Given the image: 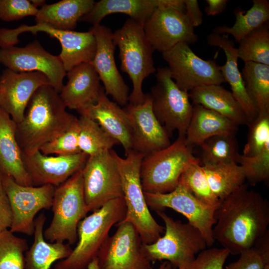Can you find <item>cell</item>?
Segmentation results:
<instances>
[{
    "instance_id": "cell-1",
    "label": "cell",
    "mask_w": 269,
    "mask_h": 269,
    "mask_svg": "<svg viewBox=\"0 0 269 269\" xmlns=\"http://www.w3.org/2000/svg\"><path fill=\"white\" fill-rule=\"evenodd\" d=\"M215 218V242L230 255H238L252 248L269 231V202L245 183L220 201Z\"/></svg>"
},
{
    "instance_id": "cell-2",
    "label": "cell",
    "mask_w": 269,
    "mask_h": 269,
    "mask_svg": "<svg viewBox=\"0 0 269 269\" xmlns=\"http://www.w3.org/2000/svg\"><path fill=\"white\" fill-rule=\"evenodd\" d=\"M58 93L50 84L34 92L22 120L16 124V138L23 154L30 155L55 139L77 119L68 113Z\"/></svg>"
},
{
    "instance_id": "cell-3",
    "label": "cell",
    "mask_w": 269,
    "mask_h": 269,
    "mask_svg": "<svg viewBox=\"0 0 269 269\" xmlns=\"http://www.w3.org/2000/svg\"><path fill=\"white\" fill-rule=\"evenodd\" d=\"M111 151L120 172L126 207L122 221L134 226L143 244H152L161 236L164 227L152 216L145 201L140 180L141 163L145 155L132 149L122 158L114 150Z\"/></svg>"
},
{
    "instance_id": "cell-4",
    "label": "cell",
    "mask_w": 269,
    "mask_h": 269,
    "mask_svg": "<svg viewBox=\"0 0 269 269\" xmlns=\"http://www.w3.org/2000/svg\"><path fill=\"white\" fill-rule=\"evenodd\" d=\"M126 207L123 196L112 200L82 219L77 227L78 242L70 255L54 269H87L109 236L112 227L124 220Z\"/></svg>"
},
{
    "instance_id": "cell-5",
    "label": "cell",
    "mask_w": 269,
    "mask_h": 269,
    "mask_svg": "<svg viewBox=\"0 0 269 269\" xmlns=\"http://www.w3.org/2000/svg\"><path fill=\"white\" fill-rule=\"evenodd\" d=\"M143 25L129 18L113 33L114 43L119 49L121 69L133 83L129 97V104L132 105L144 102L143 80L156 71L152 56L154 50L145 35Z\"/></svg>"
},
{
    "instance_id": "cell-6",
    "label": "cell",
    "mask_w": 269,
    "mask_h": 269,
    "mask_svg": "<svg viewBox=\"0 0 269 269\" xmlns=\"http://www.w3.org/2000/svg\"><path fill=\"white\" fill-rule=\"evenodd\" d=\"M185 136H178L167 147L144 155L140 166V180L145 193H166L178 185L187 167L197 158Z\"/></svg>"
},
{
    "instance_id": "cell-7",
    "label": "cell",
    "mask_w": 269,
    "mask_h": 269,
    "mask_svg": "<svg viewBox=\"0 0 269 269\" xmlns=\"http://www.w3.org/2000/svg\"><path fill=\"white\" fill-rule=\"evenodd\" d=\"M155 212L165 224L164 234L152 244H143V252L150 262L165 261L177 269L207 249L204 237L191 224L174 220L163 210Z\"/></svg>"
},
{
    "instance_id": "cell-8",
    "label": "cell",
    "mask_w": 269,
    "mask_h": 269,
    "mask_svg": "<svg viewBox=\"0 0 269 269\" xmlns=\"http://www.w3.org/2000/svg\"><path fill=\"white\" fill-rule=\"evenodd\" d=\"M82 169L55 187L51 206L52 219L43 232L44 239L50 243L67 241L70 245L77 240L78 225L88 213Z\"/></svg>"
},
{
    "instance_id": "cell-9",
    "label": "cell",
    "mask_w": 269,
    "mask_h": 269,
    "mask_svg": "<svg viewBox=\"0 0 269 269\" xmlns=\"http://www.w3.org/2000/svg\"><path fill=\"white\" fill-rule=\"evenodd\" d=\"M25 32L33 34L43 32L58 40L61 46L58 56L66 72L80 64L91 63L95 56L96 40L91 30H64L43 23H36L33 25L22 24L14 29L0 28V48L14 46L19 42L18 36Z\"/></svg>"
},
{
    "instance_id": "cell-10",
    "label": "cell",
    "mask_w": 269,
    "mask_h": 269,
    "mask_svg": "<svg viewBox=\"0 0 269 269\" xmlns=\"http://www.w3.org/2000/svg\"><path fill=\"white\" fill-rule=\"evenodd\" d=\"M156 83L149 94L156 118L169 134L174 131L185 136L193 110L188 92L181 90L167 67H158Z\"/></svg>"
},
{
    "instance_id": "cell-11",
    "label": "cell",
    "mask_w": 269,
    "mask_h": 269,
    "mask_svg": "<svg viewBox=\"0 0 269 269\" xmlns=\"http://www.w3.org/2000/svg\"><path fill=\"white\" fill-rule=\"evenodd\" d=\"M111 150L89 156L82 169L88 213L123 197L121 176Z\"/></svg>"
},
{
    "instance_id": "cell-12",
    "label": "cell",
    "mask_w": 269,
    "mask_h": 269,
    "mask_svg": "<svg viewBox=\"0 0 269 269\" xmlns=\"http://www.w3.org/2000/svg\"><path fill=\"white\" fill-rule=\"evenodd\" d=\"M162 55L172 79L183 91L189 92L201 86L225 82L220 66L214 60L197 56L187 43H178Z\"/></svg>"
},
{
    "instance_id": "cell-13",
    "label": "cell",
    "mask_w": 269,
    "mask_h": 269,
    "mask_svg": "<svg viewBox=\"0 0 269 269\" xmlns=\"http://www.w3.org/2000/svg\"><path fill=\"white\" fill-rule=\"evenodd\" d=\"M144 194L149 208L156 211L168 208L181 214L189 223L201 232L207 247L213 245L215 242L213 229L216 223L215 212L217 208L198 199L183 182L179 181L177 186L168 193L144 192Z\"/></svg>"
},
{
    "instance_id": "cell-14",
    "label": "cell",
    "mask_w": 269,
    "mask_h": 269,
    "mask_svg": "<svg viewBox=\"0 0 269 269\" xmlns=\"http://www.w3.org/2000/svg\"><path fill=\"white\" fill-rule=\"evenodd\" d=\"M2 176L12 212L9 230L13 233L33 235L34 217L41 210L51 208L55 187L23 186L8 175Z\"/></svg>"
},
{
    "instance_id": "cell-15",
    "label": "cell",
    "mask_w": 269,
    "mask_h": 269,
    "mask_svg": "<svg viewBox=\"0 0 269 269\" xmlns=\"http://www.w3.org/2000/svg\"><path fill=\"white\" fill-rule=\"evenodd\" d=\"M116 226L115 233L107 238L98 253L100 269H152L134 226L123 221Z\"/></svg>"
},
{
    "instance_id": "cell-16",
    "label": "cell",
    "mask_w": 269,
    "mask_h": 269,
    "mask_svg": "<svg viewBox=\"0 0 269 269\" xmlns=\"http://www.w3.org/2000/svg\"><path fill=\"white\" fill-rule=\"evenodd\" d=\"M0 63L17 72L43 73L58 93L64 86L66 71L61 60L44 49L37 40L22 47L0 48Z\"/></svg>"
},
{
    "instance_id": "cell-17",
    "label": "cell",
    "mask_w": 269,
    "mask_h": 269,
    "mask_svg": "<svg viewBox=\"0 0 269 269\" xmlns=\"http://www.w3.org/2000/svg\"><path fill=\"white\" fill-rule=\"evenodd\" d=\"M154 50L165 52L179 43H195L198 36L184 11L170 7L156 8L143 25Z\"/></svg>"
},
{
    "instance_id": "cell-18",
    "label": "cell",
    "mask_w": 269,
    "mask_h": 269,
    "mask_svg": "<svg viewBox=\"0 0 269 269\" xmlns=\"http://www.w3.org/2000/svg\"><path fill=\"white\" fill-rule=\"evenodd\" d=\"M96 40V50L91 62L104 85L105 92L118 105L125 107L129 102V88L119 72L114 53L113 33L108 27L97 24L90 29Z\"/></svg>"
},
{
    "instance_id": "cell-19",
    "label": "cell",
    "mask_w": 269,
    "mask_h": 269,
    "mask_svg": "<svg viewBox=\"0 0 269 269\" xmlns=\"http://www.w3.org/2000/svg\"><path fill=\"white\" fill-rule=\"evenodd\" d=\"M131 128L132 149L144 155L169 146V134L155 116L149 94L138 105L124 107Z\"/></svg>"
},
{
    "instance_id": "cell-20",
    "label": "cell",
    "mask_w": 269,
    "mask_h": 269,
    "mask_svg": "<svg viewBox=\"0 0 269 269\" xmlns=\"http://www.w3.org/2000/svg\"><path fill=\"white\" fill-rule=\"evenodd\" d=\"M46 84L50 83L42 73L17 72L5 69L0 76V108L16 124L20 123L34 92Z\"/></svg>"
},
{
    "instance_id": "cell-21",
    "label": "cell",
    "mask_w": 269,
    "mask_h": 269,
    "mask_svg": "<svg viewBox=\"0 0 269 269\" xmlns=\"http://www.w3.org/2000/svg\"><path fill=\"white\" fill-rule=\"evenodd\" d=\"M25 169L32 185L57 187L82 169L88 155L81 152L69 155L48 156L38 150L30 155L22 153Z\"/></svg>"
},
{
    "instance_id": "cell-22",
    "label": "cell",
    "mask_w": 269,
    "mask_h": 269,
    "mask_svg": "<svg viewBox=\"0 0 269 269\" xmlns=\"http://www.w3.org/2000/svg\"><path fill=\"white\" fill-rule=\"evenodd\" d=\"M80 116L97 122L123 147L126 154L132 149L131 128L127 114L116 103L109 100L102 87L96 103L79 111Z\"/></svg>"
},
{
    "instance_id": "cell-23",
    "label": "cell",
    "mask_w": 269,
    "mask_h": 269,
    "mask_svg": "<svg viewBox=\"0 0 269 269\" xmlns=\"http://www.w3.org/2000/svg\"><path fill=\"white\" fill-rule=\"evenodd\" d=\"M67 82L59 93L66 108L79 112L97 101L102 87L91 63L80 64L66 72Z\"/></svg>"
},
{
    "instance_id": "cell-24",
    "label": "cell",
    "mask_w": 269,
    "mask_h": 269,
    "mask_svg": "<svg viewBox=\"0 0 269 269\" xmlns=\"http://www.w3.org/2000/svg\"><path fill=\"white\" fill-rule=\"evenodd\" d=\"M160 7L185 10L183 0H101L95 2L91 10L80 20L95 25L108 15L121 13L143 24Z\"/></svg>"
},
{
    "instance_id": "cell-25",
    "label": "cell",
    "mask_w": 269,
    "mask_h": 269,
    "mask_svg": "<svg viewBox=\"0 0 269 269\" xmlns=\"http://www.w3.org/2000/svg\"><path fill=\"white\" fill-rule=\"evenodd\" d=\"M207 39L209 45L218 47L224 52L226 61L223 65L220 66V71L225 82L230 85L231 93L250 123L257 118L259 113L248 93L241 72L238 68L237 48L227 34L213 32L208 35Z\"/></svg>"
},
{
    "instance_id": "cell-26",
    "label": "cell",
    "mask_w": 269,
    "mask_h": 269,
    "mask_svg": "<svg viewBox=\"0 0 269 269\" xmlns=\"http://www.w3.org/2000/svg\"><path fill=\"white\" fill-rule=\"evenodd\" d=\"M16 123L0 108V172L18 184L32 186L16 138Z\"/></svg>"
},
{
    "instance_id": "cell-27",
    "label": "cell",
    "mask_w": 269,
    "mask_h": 269,
    "mask_svg": "<svg viewBox=\"0 0 269 269\" xmlns=\"http://www.w3.org/2000/svg\"><path fill=\"white\" fill-rule=\"evenodd\" d=\"M193 105H199L228 119L237 126L250 123L244 111L231 92L221 85H207L188 92Z\"/></svg>"
},
{
    "instance_id": "cell-28",
    "label": "cell",
    "mask_w": 269,
    "mask_h": 269,
    "mask_svg": "<svg viewBox=\"0 0 269 269\" xmlns=\"http://www.w3.org/2000/svg\"><path fill=\"white\" fill-rule=\"evenodd\" d=\"M236 124L219 114L199 105H193L185 134L186 142L193 147L216 135L236 134Z\"/></svg>"
},
{
    "instance_id": "cell-29",
    "label": "cell",
    "mask_w": 269,
    "mask_h": 269,
    "mask_svg": "<svg viewBox=\"0 0 269 269\" xmlns=\"http://www.w3.org/2000/svg\"><path fill=\"white\" fill-rule=\"evenodd\" d=\"M46 217L40 213L34 220V241L24 255V269H50L56 261L67 258L72 249L69 244L48 243L43 235Z\"/></svg>"
},
{
    "instance_id": "cell-30",
    "label": "cell",
    "mask_w": 269,
    "mask_h": 269,
    "mask_svg": "<svg viewBox=\"0 0 269 269\" xmlns=\"http://www.w3.org/2000/svg\"><path fill=\"white\" fill-rule=\"evenodd\" d=\"M95 2L93 0H62L45 4L38 9L35 21L56 29L73 30L77 22L91 10Z\"/></svg>"
},
{
    "instance_id": "cell-31",
    "label": "cell",
    "mask_w": 269,
    "mask_h": 269,
    "mask_svg": "<svg viewBox=\"0 0 269 269\" xmlns=\"http://www.w3.org/2000/svg\"><path fill=\"white\" fill-rule=\"evenodd\" d=\"M202 166L211 190L220 201L244 185L246 180L243 167L235 162Z\"/></svg>"
},
{
    "instance_id": "cell-32",
    "label": "cell",
    "mask_w": 269,
    "mask_h": 269,
    "mask_svg": "<svg viewBox=\"0 0 269 269\" xmlns=\"http://www.w3.org/2000/svg\"><path fill=\"white\" fill-rule=\"evenodd\" d=\"M235 15L236 20L232 26H219L213 30V32L231 35L239 43L248 33L268 22L269 1L254 0L252 7L246 12L237 9Z\"/></svg>"
},
{
    "instance_id": "cell-33",
    "label": "cell",
    "mask_w": 269,
    "mask_h": 269,
    "mask_svg": "<svg viewBox=\"0 0 269 269\" xmlns=\"http://www.w3.org/2000/svg\"><path fill=\"white\" fill-rule=\"evenodd\" d=\"M241 74L259 115L269 114V65L245 62Z\"/></svg>"
},
{
    "instance_id": "cell-34",
    "label": "cell",
    "mask_w": 269,
    "mask_h": 269,
    "mask_svg": "<svg viewBox=\"0 0 269 269\" xmlns=\"http://www.w3.org/2000/svg\"><path fill=\"white\" fill-rule=\"evenodd\" d=\"M78 146L88 156L109 151L119 143L107 134L95 121L83 116L78 118Z\"/></svg>"
},
{
    "instance_id": "cell-35",
    "label": "cell",
    "mask_w": 269,
    "mask_h": 269,
    "mask_svg": "<svg viewBox=\"0 0 269 269\" xmlns=\"http://www.w3.org/2000/svg\"><path fill=\"white\" fill-rule=\"evenodd\" d=\"M202 165L235 162L240 154L235 134H220L206 139L200 145Z\"/></svg>"
},
{
    "instance_id": "cell-36",
    "label": "cell",
    "mask_w": 269,
    "mask_h": 269,
    "mask_svg": "<svg viewBox=\"0 0 269 269\" xmlns=\"http://www.w3.org/2000/svg\"><path fill=\"white\" fill-rule=\"evenodd\" d=\"M238 58L245 63L253 62L269 65L268 22L250 32L239 42Z\"/></svg>"
},
{
    "instance_id": "cell-37",
    "label": "cell",
    "mask_w": 269,
    "mask_h": 269,
    "mask_svg": "<svg viewBox=\"0 0 269 269\" xmlns=\"http://www.w3.org/2000/svg\"><path fill=\"white\" fill-rule=\"evenodd\" d=\"M179 181L183 182L196 198L206 205L217 208L220 204V200L211 190L203 166L198 158L187 166Z\"/></svg>"
},
{
    "instance_id": "cell-38",
    "label": "cell",
    "mask_w": 269,
    "mask_h": 269,
    "mask_svg": "<svg viewBox=\"0 0 269 269\" xmlns=\"http://www.w3.org/2000/svg\"><path fill=\"white\" fill-rule=\"evenodd\" d=\"M27 241L9 230L0 232V269H24Z\"/></svg>"
},
{
    "instance_id": "cell-39",
    "label": "cell",
    "mask_w": 269,
    "mask_h": 269,
    "mask_svg": "<svg viewBox=\"0 0 269 269\" xmlns=\"http://www.w3.org/2000/svg\"><path fill=\"white\" fill-rule=\"evenodd\" d=\"M237 163L243 168L248 183L255 186L269 178V143L258 154L246 157L239 154Z\"/></svg>"
},
{
    "instance_id": "cell-40",
    "label": "cell",
    "mask_w": 269,
    "mask_h": 269,
    "mask_svg": "<svg viewBox=\"0 0 269 269\" xmlns=\"http://www.w3.org/2000/svg\"><path fill=\"white\" fill-rule=\"evenodd\" d=\"M78 118L60 135L44 144L40 149L44 155H69L81 151L78 146Z\"/></svg>"
},
{
    "instance_id": "cell-41",
    "label": "cell",
    "mask_w": 269,
    "mask_h": 269,
    "mask_svg": "<svg viewBox=\"0 0 269 269\" xmlns=\"http://www.w3.org/2000/svg\"><path fill=\"white\" fill-rule=\"evenodd\" d=\"M248 126L247 141L242 155L252 157L259 153L269 143V114L258 115Z\"/></svg>"
},
{
    "instance_id": "cell-42",
    "label": "cell",
    "mask_w": 269,
    "mask_h": 269,
    "mask_svg": "<svg viewBox=\"0 0 269 269\" xmlns=\"http://www.w3.org/2000/svg\"><path fill=\"white\" fill-rule=\"evenodd\" d=\"M229 255V252L223 248L206 249L192 261L177 269H224V265Z\"/></svg>"
},
{
    "instance_id": "cell-43",
    "label": "cell",
    "mask_w": 269,
    "mask_h": 269,
    "mask_svg": "<svg viewBox=\"0 0 269 269\" xmlns=\"http://www.w3.org/2000/svg\"><path fill=\"white\" fill-rule=\"evenodd\" d=\"M38 9L27 0H0V19L12 21L36 15Z\"/></svg>"
},
{
    "instance_id": "cell-44",
    "label": "cell",
    "mask_w": 269,
    "mask_h": 269,
    "mask_svg": "<svg viewBox=\"0 0 269 269\" xmlns=\"http://www.w3.org/2000/svg\"><path fill=\"white\" fill-rule=\"evenodd\" d=\"M236 261L224 269H263L269 264V257L265 256L255 246L242 252Z\"/></svg>"
},
{
    "instance_id": "cell-45",
    "label": "cell",
    "mask_w": 269,
    "mask_h": 269,
    "mask_svg": "<svg viewBox=\"0 0 269 269\" xmlns=\"http://www.w3.org/2000/svg\"><path fill=\"white\" fill-rule=\"evenodd\" d=\"M11 223L10 204L3 185L2 174L0 172V232L10 228Z\"/></svg>"
},
{
    "instance_id": "cell-46",
    "label": "cell",
    "mask_w": 269,
    "mask_h": 269,
    "mask_svg": "<svg viewBox=\"0 0 269 269\" xmlns=\"http://www.w3.org/2000/svg\"><path fill=\"white\" fill-rule=\"evenodd\" d=\"M185 12L192 25L200 26L203 22V13L197 0H183Z\"/></svg>"
},
{
    "instance_id": "cell-47",
    "label": "cell",
    "mask_w": 269,
    "mask_h": 269,
    "mask_svg": "<svg viewBox=\"0 0 269 269\" xmlns=\"http://www.w3.org/2000/svg\"><path fill=\"white\" fill-rule=\"evenodd\" d=\"M208 5L205 8L207 15L214 16L223 12L227 7L228 0H206Z\"/></svg>"
},
{
    "instance_id": "cell-48",
    "label": "cell",
    "mask_w": 269,
    "mask_h": 269,
    "mask_svg": "<svg viewBox=\"0 0 269 269\" xmlns=\"http://www.w3.org/2000/svg\"><path fill=\"white\" fill-rule=\"evenodd\" d=\"M87 269H100L97 257L95 258L88 265Z\"/></svg>"
},
{
    "instance_id": "cell-49",
    "label": "cell",
    "mask_w": 269,
    "mask_h": 269,
    "mask_svg": "<svg viewBox=\"0 0 269 269\" xmlns=\"http://www.w3.org/2000/svg\"><path fill=\"white\" fill-rule=\"evenodd\" d=\"M157 269H173L171 265L167 261H164L159 266Z\"/></svg>"
},
{
    "instance_id": "cell-50",
    "label": "cell",
    "mask_w": 269,
    "mask_h": 269,
    "mask_svg": "<svg viewBox=\"0 0 269 269\" xmlns=\"http://www.w3.org/2000/svg\"><path fill=\"white\" fill-rule=\"evenodd\" d=\"M32 4L37 8L38 6H43L45 4V0H30Z\"/></svg>"
},
{
    "instance_id": "cell-51",
    "label": "cell",
    "mask_w": 269,
    "mask_h": 269,
    "mask_svg": "<svg viewBox=\"0 0 269 269\" xmlns=\"http://www.w3.org/2000/svg\"><path fill=\"white\" fill-rule=\"evenodd\" d=\"M263 269H269V264L266 265Z\"/></svg>"
}]
</instances>
